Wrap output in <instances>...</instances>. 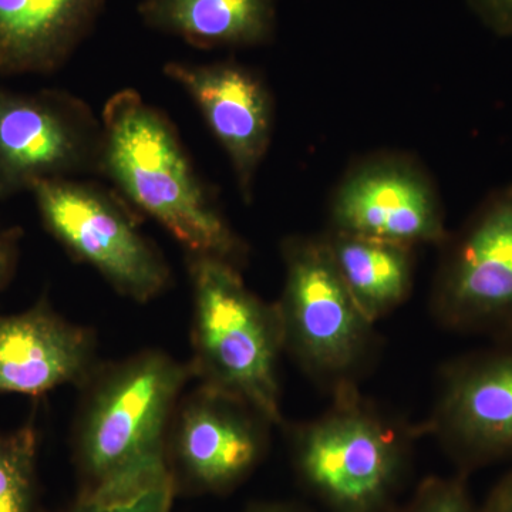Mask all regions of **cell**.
<instances>
[{"label": "cell", "instance_id": "6da1fadb", "mask_svg": "<svg viewBox=\"0 0 512 512\" xmlns=\"http://www.w3.org/2000/svg\"><path fill=\"white\" fill-rule=\"evenodd\" d=\"M101 177L138 212L153 218L185 254L222 259L241 269L249 248L195 170L177 128L133 89L101 113Z\"/></svg>", "mask_w": 512, "mask_h": 512}, {"label": "cell", "instance_id": "7a4b0ae2", "mask_svg": "<svg viewBox=\"0 0 512 512\" xmlns=\"http://www.w3.org/2000/svg\"><path fill=\"white\" fill-rule=\"evenodd\" d=\"M190 379L188 363L158 349L96 366L80 387L74 421L77 494L128 490L170 476L168 431Z\"/></svg>", "mask_w": 512, "mask_h": 512}, {"label": "cell", "instance_id": "3957f363", "mask_svg": "<svg viewBox=\"0 0 512 512\" xmlns=\"http://www.w3.org/2000/svg\"><path fill=\"white\" fill-rule=\"evenodd\" d=\"M420 434L359 390L338 394L325 413L289 427L293 473L325 512H392L403 500Z\"/></svg>", "mask_w": 512, "mask_h": 512}, {"label": "cell", "instance_id": "277c9868", "mask_svg": "<svg viewBox=\"0 0 512 512\" xmlns=\"http://www.w3.org/2000/svg\"><path fill=\"white\" fill-rule=\"evenodd\" d=\"M192 295L191 376L247 403L282 426L279 357L284 350L276 303L259 298L237 266L185 254Z\"/></svg>", "mask_w": 512, "mask_h": 512}, {"label": "cell", "instance_id": "5b68a950", "mask_svg": "<svg viewBox=\"0 0 512 512\" xmlns=\"http://www.w3.org/2000/svg\"><path fill=\"white\" fill-rule=\"evenodd\" d=\"M281 255L284 288L275 303L285 352L332 397L359 390L376 362V323L346 288L326 235H289Z\"/></svg>", "mask_w": 512, "mask_h": 512}, {"label": "cell", "instance_id": "8992f818", "mask_svg": "<svg viewBox=\"0 0 512 512\" xmlns=\"http://www.w3.org/2000/svg\"><path fill=\"white\" fill-rule=\"evenodd\" d=\"M30 194L43 228L119 295L147 303L173 284L163 252L141 232L140 214L116 190L62 178L43 181Z\"/></svg>", "mask_w": 512, "mask_h": 512}, {"label": "cell", "instance_id": "52a82bcc", "mask_svg": "<svg viewBox=\"0 0 512 512\" xmlns=\"http://www.w3.org/2000/svg\"><path fill=\"white\" fill-rule=\"evenodd\" d=\"M439 248L433 319L458 335L512 339V181L491 191Z\"/></svg>", "mask_w": 512, "mask_h": 512}, {"label": "cell", "instance_id": "ba28073f", "mask_svg": "<svg viewBox=\"0 0 512 512\" xmlns=\"http://www.w3.org/2000/svg\"><path fill=\"white\" fill-rule=\"evenodd\" d=\"M101 150V117L86 101L0 86V202L43 181L100 175Z\"/></svg>", "mask_w": 512, "mask_h": 512}, {"label": "cell", "instance_id": "9c48e42d", "mask_svg": "<svg viewBox=\"0 0 512 512\" xmlns=\"http://www.w3.org/2000/svg\"><path fill=\"white\" fill-rule=\"evenodd\" d=\"M329 232L416 249L450 231L437 184L417 158L377 151L355 161L333 190Z\"/></svg>", "mask_w": 512, "mask_h": 512}, {"label": "cell", "instance_id": "30bf717a", "mask_svg": "<svg viewBox=\"0 0 512 512\" xmlns=\"http://www.w3.org/2000/svg\"><path fill=\"white\" fill-rule=\"evenodd\" d=\"M274 424L247 403L198 384L181 397L167 437L177 495H228L264 463Z\"/></svg>", "mask_w": 512, "mask_h": 512}, {"label": "cell", "instance_id": "8fae6325", "mask_svg": "<svg viewBox=\"0 0 512 512\" xmlns=\"http://www.w3.org/2000/svg\"><path fill=\"white\" fill-rule=\"evenodd\" d=\"M421 434L443 448L456 473L470 476L512 461V339L451 360Z\"/></svg>", "mask_w": 512, "mask_h": 512}, {"label": "cell", "instance_id": "7c38bea8", "mask_svg": "<svg viewBox=\"0 0 512 512\" xmlns=\"http://www.w3.org/2000/svg\"><path fill=\"white\" fill-rule=\"evenodd\" d=\"M163 72L194 101L227 154L239 195L251 204L274 134L275 103L265 80L235 62H168Z\"/></svg>", "mask_w": 512, "mask_h": 512}, {"label": "cell", "instance_id": "4fadbf2b", "mask_svg": "<svg viewBox=\"0 0 512 512\" xmlns=\"http://www.w3.org/2000/svg\"><path fill=\"white\" fill-rule=\"evenodd\" d=\"M96 333L60 315L46 295L25 311L0 315V393L42 397L82 387L96 360Z\"/></svg>", "mask_w": 512, "mask_h": 512}, {"label": "cell", "instance_id": "5bb4252c", "mask_svg": "<svg viewBox=\"0 0 512 512\" xmlns=\"http://www.w3.org/2000/svg\"><path fill=\"white\" fill-rule=\"evenodd\" d=\"M107 0H0V76L50 74L89 35Z\"/></svg>", "mask_w": 512, "mask_h": 512}, {"label": "cell", "instance_id": "9a60e30c", "mask_svg": "<svg viewBox=\"0 0 512 512\" xmlns=\"http://www.w3.org/2000/svg\"><path fill=\"white\" fill-rule=\"evenodd\" d=\"M138 15L198 49L261 46L276 25L274 0H143Z\"/></svg>", "mask_w": 512, "mask_h": 512}, {"label": "cell", "instance_id": "2e32d148", "mask_svg": "<svg viewBox=\"0 0 512 512\" xmlns=\"http://www.w3.org/2000/svg\"><path fill=\"white\" fill-rule=\"evenodd\" d=\"M325 235L346 288L373 323L409 299L416 249L338 232Z\"/></svg>", "mask_w": 512, "mask_h": 512}, {"label": "cell", "instance_id": "e0dca14e", "mask_svg": "<svg viewBox=\"0 0 512 512\" xmlns=\"http://www.w3.org/2000/svg\"><path fill=\"white\" fill-rule=\"evenodd\" d=\"M36 421L0 431V512H45L39 480Z\"/></svg>", "mask_w": 512, "mask_h": 512}, {"label": "cell", "instance_id": "ac0fdd59", "mask_svg": "<svg viewBox=\"0 0 512 512\" xmlns=\"http://www.w3.org/2000/svg\"><path fill=\"white\" fill-rule=\"evenodd\" d=\"M177 493L171 476L151 483L97 494H77L63 512H171Z\"/></svg>", "mask_w": 512, "mask_h": 512}, {"label": "cell", "instance_id": "d6986e66", "mask_svg": "<svg viewBox=\"0 0 512 512\" xmlns=\"http://www.w3.org/2000/svg\"><path fill=\"white\" fill-rule=\"evenodd\" d=\"M392 512H478V504L468 488V477L454 473L424 478Z\"/></svg>", "mask_w": 512, "mask_h": 512}, {"label": "cell", "instance_id": "ffe728a7", "mask_svg": "<svg viewBox=\"0 0 512 512\" xmlns=\"http://www.w3.org/2000/svg\"><path fill=\"white\" fill-rule=\"evenodd\" d=\"M470 5L494 33L512 37V0H470Z\"/></svg>", "mask_w": 512, "mask_h": 512}, {"label": "cell", "instance_id": "44dd1931", "mask_svg": "<svg viewBox=\"0 0 512 512\" xmlns=\"http://www.w3.org/2000/svg\"><path fill=\"white\" fill-rule=\"evenodd\" d=\"M23 231L19 227H0V292L15 278L20 259Z\"/></svg>", "mask_w": 512, "mask_h": 512}, {"label": "cell", "instance_id": "7402d4cb", "mask_svg": "<svg viewBox=\"0 0 512 512\" xmlns=\"http://www.w3.org/2000/svg\"><path fill=\"white\" fill-rule=\"evenodd\" d=\"M478 512H512V468L491 487Z\"/></svg>", "mask_w": 512, "mask_h": 512}, {"label": "cell", "instance_id": "603a6c76", "mask_svg": "<svg viewBox=\"0 0 512 512\" xmlns=\"http://www.w3.org/2000/svg\"><path fill=\"white\" fill-rule=\"evenodd\" d=\"M242 512H313L305 505L292 503V501H256L251 503Z\"/></svg>", "mask_w": 512, "mask_h": 512}]
</instances>
